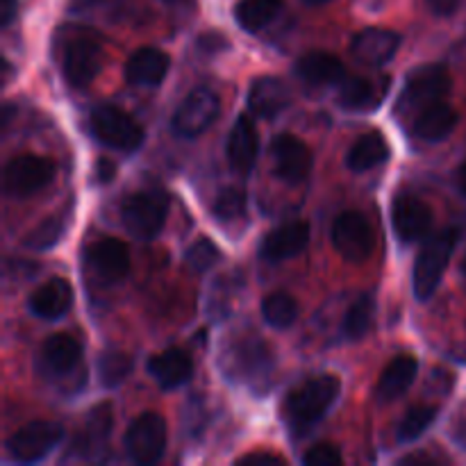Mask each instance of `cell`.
<instances>
[{"label": "cell", "instance_id": "74e56055", "mask_svg": "<svg viewBox=\"0 0 466 466\" xmlns=\"http://www.w3.org/2000/svg\"><path fill=\"white\" fill-rule=\"evenodd\" d=\"M303 464L308 466H337L341 464V453L335 444H314L308 453L303 455Z\"/></svg>", "mask_w": 466, "mask_h": 466}, {"label": "cell", "instance_id": "e0dca14e", "mask_svg": "<svg viewBox=\"0 0 466 466\" xmlns=\"http://www.w3.org/2000/svg\"><path fill=\"white\" fill-rule=\"evenodd\" d=\"M309 237H312L309 223L289 221L264 237L262 246H259V255L268 262H282V259L296 258V255L308 248Z\"/></svg>", "mask_w": 466, "mask_h": 466}, {"label": "cell", "instance_id": "7c38bea8", "mask_svg": "<svg viewBox=\"0 0 466 466\" xmlns=\"http://www.w3.org/2000/svg\"><path fill=\"white\" fill-rule=\"evenodd\" d=\"M218 109H221L218 96L212 89L200 86V89L191 91L177 107L176 116H173V132L185 139H194L217 121Z\"/></svg>", "mask_w": 466, "mask_h": 466}, {"label": "cell", "instance_id": "f546056e", "mask_svg": "<svg viewBox=\"0 0 466 466\" xmlns=\"http://www.w3.org/2000/svg\"><path fill=\"white\" fill-rule=\"evenodd\" d=\"M282 7H285V0H239L235 7V21L239 23L241 30L255 35L276 21Z\"/></svg>", "mask_w": 466, "mask_h": 466}, {"label": "cell", "instance_id": "7402d4cb", "mask_svg": "<svg viewBox=\"0 0 466 466\" xmlns=\"http://www.w3.org/2000/svg\"><path fill=\"white\" fill-rule=\"evenodd\" d=\"M148 373L162 390L171 391L191 380V376H194V362H191L187 350L167 349L150 358Z\"/></svg>", "mask_w": 466, "mask_h": 466}, {"label": "cell", "instance_id": "ee69618b", "mask_svg": "<svg viewBox=\"0 0 466 466\" xmlns=\"http://www.w3.org/2000/svg\"><path fill=\"white\" fill-rule=\"evenodd\" d=\"M198 46L203 50H209V53H217V50H223V48H218V46H228V41L223 39L221 35H217V32H208V35L200 36Z\"/></svg>", "mask_w": 466, "mask_h": 466}, {"label": "cell", "instance_id": "9c48e42d", "mask_svg": "<svg viewBox=\"0 0 466 466\" xmlns=\"http://www.w3.org/2000/svg\"><path fill=\"white\" fill-rule=\"evenodd\" d=\"M168 431L157 412H144L130 423L126 432V451L137 464H155L164 458Z\"/></svg>", "mask_w": 466, "mask_h": 466}, {"label": "cell", "instance_id": "52a82bcc", "mask_svg": "<svg viewBox=\"0 0 466 466\" xmlns=\"http://www.w3.org/2000/svg\"><path fill=\"white\" fill-rule=\"evenodd\" d=\"M451 91V73L441 64H426L414 68L405 80V91L400 96V112H421L432 103H440Z\"/></svg>", "mask_w": 466, "mask_h": 466}, {"label": "cell", "instance_id": "d4e9b609", "mask_svg": "<svg viewBox=\"0 0 466 466\" xmlns=\"http://www.w3.org/2000/svg\"><path fill=\"white\" fill-rule=\"evenodd\" d=\"M296 76L314 86L341 85L346 80V66L339 57L330 53H308L296 62Z\"/></svg>", "mask_w": 466, "mask_h": 466}, {"label": "cell", "instance_id": "8d00e7d4", "mask_svg": "<svg viewBox=\"0 0 466 466\" xmlns=\"http://www.w3.org/2000/svg\"><path fill=\"white\" fill-rule=\"evenodd\" d=\"M218 259H221V253H218V248L214 246V241L209 239H198L196 244H191V248L187 250L185 255V262L198 273L212 268Z\"/></svg>", "mask_w": 466, "mask_h": 466}, {"label": "cell", "instance_id": "6da1fadb", "mask_svg": "<svg viewBox=\"0 0 466 466\" xmlns=\"http://www.w3.org/2000/svg\"><path fill=\"white\" fill-rule=\"evenodd\" d=\"M221 369L235 385L250 391H267L273 382L276 355L267 341L258 335H237L226 341L221 353Z\"/></svg>", "mask_w": 466, "mask_h": 466}, {"label": "cell", "instance_id": "d6986e66", "mask_svg": "<svg viewBox=\"0 0 466 466\" xmlns=\"http://www.w3.org/2000/svg\"><path fill=\"white\" fill-rule=\"evenodd\" d=\"M399 48L400 35L394 30H385V27H369V30H362L353 39V46H350L355 59L360 64H367V66L373 68L385 66Z\"/></svg>", "mask_w": 466, "mask_h": 466}, {"label": "cell", "instance_id": "9a60e30c", "mask_svg": "<svg viewBox=\"0 0 466 466\" xmlns=\"http://www.w3.org/2000/svg\"><path fill=\"white\" fill-rule=\"evenodd\" d=\"M391 226L396 237L405 244L421 241L432 228V212L417 196H399L391 205Z\"/></svg>", "mask_w": 466, "mask_h": 466}, {"label": "cell", "instance_id": "83f0119b", "mask_svg": "<svg viewBox=\"0 0 466 466\" xmlns=\"http://www.w3.org/2000/svg\"><path fill=\"white\" fill-rule=\"evenodd\" d=\"M419 373V362L410 355H399L391 360L380 373L378 380V396L380 400H396L412 387L414 378Z\"/></svg>", "mask_w": 466, "mask_h": 466}, {"label": "cell", "instance_id": "ba28073f", "mask_svg": "<svg viewBox=\"0 0 466 466\" xmlns=\"http://www.w3.org/2000/svg\"><path fill=\"white\" fill-rule=\"evenodd\" d=\"M55 164L41 155H18L9 159L3 171V191L12 198H27L50 185Z\"/></svg>", "mask_w": 466, "mask_h": 466}, {"label": "cell", "instance_id": "4fadbf2b", "mask_svg": "<svg viewBox=\"0 0 466 466\" xmlns=\"http://www.w3.org/2000/svg\"><path fill=\"white\" fill-rule=\"evenodd\" d=\"M271 159L276 176L289 185H300L308 180L314 167L312 150L305 146L303 139L294 135H278L273 139Z\"/></svg>", "mask_w": 466, "mask_h": 466}, {"label": "cell", "instance_id": "d590c367", "mask_svg": "<svg viewBox=\"0 0 466 466\" xmlns=\"http://www.w3.org/2000/svg\"><path fill=\"white\" fill-rule=\"evenodd\" d=\"M246 214V194L239 187H226L217 196L214 203V217L223 223H232Z\"/></svg>", "mask_w": 466, "mask_h": 466}, {"label": "cell", "instance_id": "3957f363", "mask_svg": "<svg viewBox=\"0 0 466 466\" xmlns=\"http://www.w3.org/2000/svg\"><path fill=\"white\" fill-rule=\"evenodd\" d=\"M339 391L341 382L332 373H321L296 385L282 403V419L291 435H303L314 423L321 421L339 399Z\"/></svg>", "mask_w": 466, "mask_h": 466}, {"label": "cell", "instance_id": "1f68e13d", "mask_svg": "<svg viewBox=\"0 0 466 466\" xmlns=\"http://www.w3.org/2000/svg\"><path fill=\"white\" fill-rule=\"evenodd\" d=\"M68 221H71V212H68V209L62 214H55V217L41 221L39 226L23 239V244L32 250H50L53 246H57L59 241H62L64 235H66Z\"/></svg>", "mask_w": 466, "mask_h": 466}, {"label": "cell", "instance_id": "e575fe53", "mask_svg": "<svg viewBox=\"0 0 466 466\" xmlns=\"http://www.w3.org/2000/svg\"><path fill=\"white\" fill-rule=\"evenodd\" d=\"M437 417H440V410H437L435 405H417V408L408 410L403 421L399 423L396 437H399V441H403V444H412L419 437L426 435V431L435 423Z\"/></svg>", "mask_w": 466, "mask_h": 466}, {"label": "cell", "instance_id": "44dd1931", "mask_svg": "<svg viewBox=\"0 0 466 466\" xmlns=\"http://www.w3.org/2000/svg\"><path fill=\"white\" fill-rule=\"evenodd\" d=\"M114 426V414L112 405L109 403H98L89 410L85 423H82V431L77 435L73 451L80 458H94L96 453L105 449L109 435H112Z\"/></svg>", "mask_w": 466, "mask_h": 466}, {"label": "cell", "instance_id": "4dcf8cb0", "mask_svg": "<svg viewBox=\"0 0 466 466\" xmlns=\"http://www.w3.org/2000/svg\"><path fill=\"white\" fill-rule=\"evenodd\" d=\"M132 369H135V360L126 353V350L109 349L98 358V380L100 385L112 390V387L123 385L130 378Z\"/></svg>", "mask_w": 466, "mask_h": 466}, {"label": "cell", "instance_id": "4316f807", "mask_svg": "<svg viewBox=\"0 0 466 466\" xmlns=\"http://www.w3.org/2000/svg\"><path fill=\"white\" fill-rule=\"evenodd\" d=\"M387 89H390L387 82L380 86L367 77L346 76V80L339 85V105L349 112H367L385 98Z\"/></svg>", "mask_w": 466, "mask_h": 466}, {"label": "cell", "instance_id": "f6af8a7d", "mask_svg": "<svg viewBox=\"0 0 466 466\" xmlns=\"http://www.w3.org/2000/svg\"><path fill=\"white\" fill-rule=\"evenodd\" d=\"M455 185H458L460 194L466 196V162L460 164L458 171H455Z\"/></svg>", "mask_w": 466, "mask_h": 466}, {"label": "cell", "instance_id": "ab89813d", "mask_svg": "<svg viewBox=\"0 0 466 466\" xmlns=\"http://www.w3.org/2000/svg\"><path fill=\"white\" fill-rule=\"evenodd\" d=\"M91 176H94L96 185H100V187L109 185V182H112L114 177H116V164H114L109 157L96 159L94 173H91Z\"/></svg>", "mask_w": 466, "mask_h": 466}, {"label": "cell", "instance_id": "30bf717a", "mask_svg": "<svg viewBox=\"0 0 466 466\" xmlns=\"http://www.w3.org/2000/svg\"><path fill=\"white\" fill-rule=\"evenodd\" d=\"M64 437V428L55 421H32L18 428L7 440L9 458L16 462H39L46 455L53 453Z\"/></svg>", "mask_w": 466, "mask_h": 466}, {"label": "cell", "instance_id": "ffe728a7", "mask_svg": "<svg viewBox=\"0 0 466 466\" xmlns=\"http://www.w3.org/2000/svg\"><path fill=\"white\" fill-rule=\"evenodd\" d=\"M259 155V135L255 123L248 116H239L232 126L230 139H228V162L230 168L239 176H248L253 171Z\"/></svg>", "mask_w": 466, "mask_h": 466}, {"label": "cell", "instance_id": "5b68a950", "mask_svg": "<svg viewBox=\"0 0 466 466\" xmlns=\"http://www.w3.org/2000/svg\"><path fill=\"white\" fill-rule=\"evenodd\" d=\"M168 217V196L159 189L132 194L121 205V221L137 239H153L162 232Z\"/></svg>", "mask_w": 466, "mask_h": 466}, {"label": "cell", "instance_id": "7a4b0ae2", "mask_svg": "<svg viewBox=\"0 0 466 466\" xmlns=\"http://www.w3.org/2000/svg\"><path fill=\"white\" fill-rule=\"evenodd\" d=\"M59 68L64 80L76 89L91 85L98 77L105 62L103 36L91 27L68 25L57 35Z\"/></svg>", "mask_w": 466, "mask_h": 466}, {"label": "cell", "instance_id": "bcb514c9", "mask_svg": "<svg viewBox=\"0 0 466 466\" xmlns=\"http://www.w3.org/2000/svg\"><path fill=\"white\" fill-rule=\"evenodd\" d=\"M305 3H308V5H326L328 0H305Z\"/></svg>", "mask_w": 466, "mask_h": 466}, {"label": "cell", "instance_id": "b9f144b4", "mask_svg": "<svg viewBox=\"0 0 466 466\" xmlns=\"http://www.w3.org/2000/svg\"><path fill=\"white\" fill-rule=\"evenodd\" d=\"M237 464H253V466H259V464H282V458H278V455L268 453V451H259V453H248L244 455V458L237 460Z\"/></svg>", "mask_w": 466, "mask_h": 466}, {"label": "cell", "instance_id": "2e32d148", "mask_svg": "<svg viewBox=\"0 0 466 466\" xmlns=\"http://www.w3.org/2000/svg\"><path fill=\"white\" fill-rule=\"evenodd\" d=\"M89 268L105 285H116L130 273V253L121 239L105 237L89 248Z\"/></svg>", "mask_w": 466, "mask_h": 466}, {"label": "cell", "instance_id": "60d3db41", "mask_svg": "<svg viewBox=\"0 0 466 466\" xmlns=\"http://www.w3.org/2000/svg\"><path fill=\"white\" fill-rule=\"evenodd\" d=\"M460 3H462V0H426V5L431 7V12L435 14V16H441V18L453 16V14L460 9Z\"/></svg>", "mask_w": 466, "mask_h": 466}, {"label": "cell", "instance_id": "603a6c76", "mask_svg": "<svg viewBox=\"0 0 466 466\" xmlns=\"http://www.w3.org/2000/svg\"><path fill=\"white\" fill-rule=\"evenodd\" d=\"M73 289L64 278H53L44 282L35 294L30 296V312L44 321H57L71 309Z\"/></svg>", "mask_w": 466, "mask_h": 466}, {"label": "cell", "instance_id": "7dc6e473", "mask_svg": "<svg viewBox=\"0 0 466 466\" xmlns=\"http://www.w3.org/2000/svg\"><path fill=\"white\" fill-rule=\"evenodd\" d=\"M462 276H464V280H466V255L462 258Z\"/></svg>", "mask_w": 466, "mask_h": 466}, {"label": "cell", "instance_id": "d6a6232c", "mask_svg": "<svg viewBox=\"0 0 466 466\" xmlns=\"http://www.w3.org/2000/svg\"><path fill=\"white\" fill-rule=\"evenodd\" d=\"M373 317H376V305H373L371 296H360L346 312L344 323H341V332L346 339L360 341L362 337L369 335L373 326Z\"/></svg>", "mask_w": 466, "mask_h": 466}, {"label": "cell", "instance_id": "ac0fdd59", "mask_svg": "<svg viewBox=\"0 0 466 466\" xmlns=\"http://www.w3.org/2000/svg\"><path fill=\"white\" fill-rule=\"evenodd\" d=\"M171 68V57L164 50L144 46L127 57L123 77L135 86H159Z\"/></svg>", "mask_w": 466, "mask_h": 466}, {"label": "cell", "instance_id": "f35d334b", "mask_svg": "<svg viewBox=\"0 0 466 466\" xmlns=\"http://www.w3.org/2000/svg\"><path fill=\"white\" fill-rule=\"evenodd\" d=\"M449 435L458 449L466 451V403L458 410V412H455V417L451 419Z\"/></svg>", "mask_w": 466, "mask_h": 466}, {"label": "cell", "instance_id": "7bdbcfd3", "mask_svg": "<svg viewBox=\"0 0 466 466\" xmlns=\"http://www.w3.org/2000/svg\"><path fill=\"white\" fill-rule=\"evenodd\" d=\"M18 12V0H0V27H7Z\"/></svg>", "mask_w": 466, "mask_h": 466}, {"label": "cell", "instance_id": "5bb4252c", "mask_svg": "<svg viewBox=\"0 0 466 466\" xmlns=\"http://www.w3.org/2000/svg\"><path fill=\"white\" fill-rule=\"evenodd\" d=\"M82 362V344L71 335H53L44 341L36 358V371L48 380H62Z\"/></svg>", "mask_w": 466, "mask_h": 466}, {"label": "cell", "instance_id": "836d02e7", "mask_svg": "<svg viewBox=\"0 0 466 466\" xmlns=\"http://www.w3.org/2000/svg\"><path fill=\"white\" fill-rule=\"evenodd\" d=\"M262 314L268 326L278 328V330H287V328L299 321V303L285 291H273L264 299Z\"/></svg>", "mask_w": 466, "mask_h": 466}, {"label": "cell", "instance_id": "f1b7e54d", "mask_svg": "<svg viewBox=\"0 0 466 466\" xmlns=\"http://www.w3.org/2000/svg\"><path fill=\"white\" fill-rule=\"evenodd\" d=\"M390 153L391 148L390 144H387L385 135L373 130L360 137V139L350 146L349 155H346V164H349L350 171L364 173L380 167L382 162H387V159H390Z\"/></svg>", "mask_w": 466, "mask_h": 466}, {"label": "cell", "instance_id": "8992f818", "mask_svg": "<svg viewBox=\"0 0 466 466\" xmlns=\"http://www.w3.org/2000/svg\"><path fill=\"white\" fill-rule=\"evenodd\" d=\"M91 135L107 148L118 153H135L144 144V127L126 114L123 109L112 105H100L91 112L89 118Z\"/></svg>", "mask_w": 466, "mask_h": 466}, {"label": "cell", "instance_id": "277c9868", "mask_svg": "<svg viewBox=\"0 0 466 466\" xmlns=\"http://www.w3.org/2000/svg\"><path fill=\"white\" fill-rule=\"evenodd\" d=\"M458 239L460 228H446L441 235L432 237L426 244V248L419 253L412 273L414 296H417L419 300H428L437 291L446 268H449L451 255H453Z\"/></svg>", "mask_w": 466, "mask_h": 466}, {"label": "cell", "instance_id": "cb8c5ba5", "mask_svg": "<svg viewBox=\"0 0 466 466\" xmlns=\"http://www.w3.org/2000/svg\"><path fill=\"white\" fill-rule=\"evenodd\" d=\"M248 107L262 118H273L289 107V89L280 77L264 76L250 85Z\"/></svg>", "mask_w": 466, "mask_h": 466}, {"label": "cell", "instance_id": "484cf974", "mask_svg": "<svg viewBox=\"0 0 466 466\" xmlns=\"http://www.w3.org/2000/svg\"><path fill=\"white\" fill-rule=\"evenodd\" d=\"M455 127H458V112L444 100L423 107L414 118V132L423 141H444Z\"/></svg>", "mask_w": 466, "mask_h": 466}, {"label": "cell", "instance_id": "8fae6325", "mask_svg": "<svg viewBox=\"0 0 466 466\" xmlns=\"http://www.w3.org/2000/svg\"><path fill=\"white\" fill-rule=\"evenodd\" d=\"M332 246L346 262L360 264L371 258L376 237L360 212H344L332 226Z\"/></svg>", "mask_w": 466, "mask_h": 466}]
</instances>
